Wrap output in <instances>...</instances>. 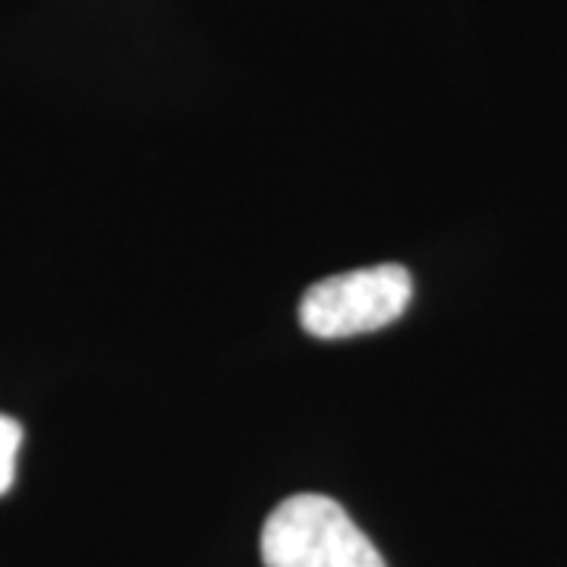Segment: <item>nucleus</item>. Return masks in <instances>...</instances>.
<instances>
[{
	"label": "nucleus",
	"mask_w": 567,
	"mask_h": 567,
	"mask_svg": "<svg viewBox=\"0 0 567 567\" xmlns=\"http://www.w3.org/2000/svg\"><path fill=\"white\" fill-rule=\"evenodd\" d=\"M22 445V425L0 413V495L13 488L17 476V454Z\"/></svg>",
	"instance_id": "obj_3"
},
{
	"label": "nucleus",
	"mask_w": 567,
	"mask_h": 567,
	"mask_svg": "<svg viewBox=\"0 0 567 567\" xmlns=\"http://www.w3.org/2000/svg\"><path fill=\"white\" fill-rule=\"evenodd\" d=\"M265 567H388L379 548L324 495H293L262 527Z\"/></svg>",
	"instance_id": "obj_1"
},
{
	"label": "nucleus",
	"mask_w": 567,
	"mask_h": 567,
	"mask_svg": "<svg viewBox=\"0 0 567 567\" xmlns=\"http://www.w3.org/2000/svg\"><path fill=\"white\" fill-rule=\"evenodd\" d=\"M413 281L404 265H372L312 284L300 303V322L322 341L379 331L404 316Z\"/></svg>",
	"instance_id": "obj_2"
}]
</instances>
